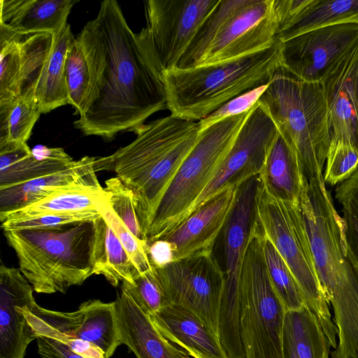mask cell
Instances as JSON below:
<instances>
[{"label":"cell","mask_w":358,"mask_h":358,"mask_svg":"<svg viewBox=\"0 0 358 358\" xmlns=\"http://www.w3.org/2000/svg\"><path fill=\"white\" fill-rule=\"evenodd\" d=\"M36 336L41 335L54 338L69 346V348L84 358H105L102 351L94 344L59 332L39 327H31ZM37 338V337H36Z\"/></svg>","instance_id":"b9f144b4"},{"label":"cell","mask_w":358,"mask_h":358,"mask_svg":"<svg viewBox=\"0 0 358 358\" xmlns=\"http://www.w3.org/2000/svg\"><path fill=\"white\" fill-rule=\"evenodd\" d=\"M342 217L348 245L358 265V227L348 215L343 214Z\"/></svg>","instance_id":"f6af8a7d"},{"label":"cell","mask_w":358,"mask_h":358,"mask_svg":"<svg viewBox=\"0 0 358 358\" xmlns=\"http://www.w3.org/2000/svg\"><path fill=\"white\" fill-rule=\"evenodd\" d=\"M120 338L137 358H189L166 339L124 290L115 301Z\"/></svg>","instance_id":"44dd1931"},{"label":"cell","mask_w":358,"mask_h":358,"mask_svg":"<svg viewBox=\"0 0 358 358\" xmlns=\"http://www.w3.org/2000/svg\"><path fill=\"white\" fill-rule=\"evenodd\" d=\"M36 340L38 354L43 358H84L54 338L38 335Z\"/></svg>","instance_id":"7bdbcfd3"},{"label":"cell","mask_w":358,"mask_h":358,"mask_svg":"<svg viewBox=\"0 0 358 358\" xmlns=\"http://www.w3.org/2000/svg\"><path fill=\"white\" fill-rule=\"evenodd\" d=\"M263 235L259 222L241 269L240 334L245 358H282L286 310L268 275Z\"/></svg>","instance_id":"9c48e42d"},{"label":"cell","mask_w":358,"mask_h":358,"mask_svg":"<svg viewBox=\"0 0 358 358\" xmlns=\"http://www.w3.org/2000/svg\"><path fill=\"white\" fill-rule=\"evenodd\" d=\"M106 196L99 180L79 182L59 189L24 208L0 215V221L6 218L97 210L98 201Z\"/></svg>","instance_id":"f546056e"},{"label":"cell","mask_w":358,"mask_h":358,"mask_svg":"<svg viewBox=\"0 0 358 358\" xmlns=\"http://www.w3.org/2000/svg\"><path fill=\"white\" fill-rule=\"evenodd\" d=\"M65 71L69 104L80 117L85 113L89 106L91 71L85 48L78 36L69 48Z\"/></svg>","instance_id":"1f68e13d"},{"label":"cell","mask_w":358,"mask_h":358,"mask_svg":"<svg viewBox=\"0 0 358 358\" xmlns=\"http://www.w3.org/2000/svg\"><path fill=\"white\" fill-rule=\"evenodd\" d=\"M258 102L295 153L306 180L322 178L331 136L321 83L303 81L280 66Z\"/></svg>","instance_id":"5b68a950"},{"label":"cell","mask_w":358,"mask_h":358,"mask_svg":"<svg viewBox=\"0 0 358 358\" xmlns=\"http://www.w3.org/2000/svg\"><path fill=\"white\" fill-rule=\"evenodd\" d=\"M259 174L238 186L234 206L220 234L224 275L223 294H239V277L251 235L259 224L257 194Z\"/></svg>","instance_id":"e0dca14e"},{"label":"cell","mask_w":358,"mask_h":358,"mask_svg":"<svg viewBox=\"0 0 358 358\" xmlns=\"http://www.w3.org/2000/svg\"><path fill=\"white\" fill-rule=\"evenodd\" d=\"M90 262L93 275H102L114 287L131 283L140 273L110 225L100 215L93 222Z\"/></svg>","instance_id":"4316f807"},{"label":"cell","mask_w":358,"mask_h":358,"mask_svg":"<svg viewBox=\"0 0 358 358\" xmlns=\"http://www.w3.org/2000/svg\"><path fill=\"white\" fill-rule=\"evenodd\" d=\"M121 289L125 291L141 310L151 316L168 305L152 271L138 275L132 283L124 280Z\"/></svg>","instance_id":"f35d334b"},{"label":"cell","mask_w":358,"mask_h":358,"mask_svg":"<svg viewBox=\"0 0 358 358\" xmlns=\"http://www.w3.org/2000/svg\"><path fill=\"white\" fill-rule=\"evenodd\" d=\"M94 162L95 157L85 156L62 170L24 183L0 187V215L34 203L59 189L98 180Z\"/></svg>","instance_id":"cb8c5ba5"},{"label":"cell","mask_w":358,"mask_h":358,"mask_svg":"<svg viewBox=\"0 0 358 358\" xmlns=\"http://www.w3.org/2000/svg\"><path fill=\"white\" fill-rule=\"evenodd\" d=\"M52 34V45L35 90V98L42 113L69 104L65 62L74 40L69 24Z\"/></svg>","instance_id":"f1b7e54d"},{"label":"cell","mask_w":358,"mask_h":358,"mask_svg":"<svg viewBox=\"0 0 358 358\" xmlns=\"http://www.w3.org/2000/svg\"><path fill=\"white\" fill-rule=\"evenodd\" d=\"M74 160L62 148L27 143L0 144V187L24 183L62 170Z\"/></svg>","instance_id":"7402d4cb"},{"label":"cell","mask_w":358,"mask_h":358,"mask_svg":"<svg viewBox=\"0 0 358 358\" xmlns=\"http://www.w3.org/2000/svg\"><path fill=\"white\" fill-rule=\"evenodd\" d=\"M167 304L183 308L198 318L219 341L224 275L213 252L152 268Z\"/></svg>","instance_id":"8fae6325"},{"label":"cell","mask_w":358,"mask_h":358,"mask_svg":"<svg viewBox=\"0 0 358 358\" xmlns=\"http://www.w3.org/2000/svg\"><path fill=\"white\" fill-rule=\"evenodd\" d=\"M31 327L52 329L72 338L90 342L110 358L122 344L117 326L115 302L92 299L73 312L48 310L37 303L24 309Z\"/></svg>","instance_id":"5bb4252c"},{"label":"cell","mask_w":358,"mask_h":358,"mask_svg":"<svg viewBox=\"0 0 358 358\" xmlns=\"http://www.w3.org/2000/svg\"><path fill=\"white\" fill-rule=\"evenodd\" d=\"M41 113L34 94L0 106V144L27 143Z\"/></svg>","instance_id":"4dcf8cb0"},{"label":"cell","mask_w":358,"mask_h":358,"mask_svg":"<svg viewBox=\"0 0 358 358\" xmlns=\"http://www.w3.org/2000/svg\"><path fill=\"white\" fill-rule=\"evenodd\" d=\"M150 318L166 339L194 358H228L220 341L183 308L169 304Z\"/></svg>","instance_id":"603a6c76"},{"label":"cell","mask_w":358,"mask_h":358,"mask_svg":"<svg viewBox=\"0 0 358 358\" xmlns=\"http://www.w3.org/2000/svg\"><path fill=\"white\" fill-rule=\"evenodd\" d=\"M33 289L20 268L0 266V358H24L36 334L23 307L35 303Z\"/></svg>","instance_id":"d6986e66"},{"label":"cell","mask_w":358,"mask_h":358,"mask_svg":"<svg viewBox=\"0 0 358 358\" xmlns=\"http://www.w3.org/2000/svg\"><path fill=\"white\" fill-rule=\"evenodd\" d=\"M96 209L114 231L138 273L143 275L152 271L148 256V241L136 238L124 225L109 205L106 196L98 201Z\"/></svg>","instance_id":"e575fe53"},{"label":"cell","mask_w":358,"mask_h":358,"mask_svg":"<svg viewBox=\"0 0 358 358\" xmlns=\"http://www.w3.org/2000/svg\"><path fill=\"white\" fill-rule=\"evenodd\" d=\"M278 134L273 121L257 101L250 110L217 172L184 220L222 189L238 186L248 178L260 174Z\"/></svg>","instance_id":"7c38bea8"},{"label":"cell","mask_w":358,"mask_h":358,"mask_svg":"<svg viewBox=\"0 0 358 358\" xmlns=\"http://www.w3.org/2000/svg\"><path fill=\"white\" fill-rule=\"evenodd\" d=\"M324 178L308 180L299 199L317 273L334 313L336 352L358 357V265L347 243L343 219Z\"/></svg>","instance_id":"7a4b0ae2"},{"label":"cell","mask_w":358,"mask_h":358,"mask_svg":"<svg viewBox=\"0 0 358 358\" xmlns=\"http://www.w3.org/2000/svg\"><path fill=\"white\" fill-rule=\"evenodd\" d=\"M273 8L281 43L324 27L358 24V0H273Z\"/></svg>","instance_id":"ffe728a7"},{"label":"cell","mask_w":358,"mask_h":358,"mask_svg":"<svg viewBox=\"0 0 358 358\" xmlns=\"http://www.w3.org/2000/svg\"><path fill=\"white\" fill-rule=\"evenodd\" d=\"M220 0H149L146 26L135 34L145 58L162 79L177 67L197 31Z\"/></svg>","instance_id":"30bf717a"},{"label":"cell","mask_w":358,"mask_h":358,"mask_svg":"<svg viewBox=\"0 0 358 358\" xmlns=\"http://www.w3.org/2000/svg\"><path fill=\"white\" fill-rule=\"evenodd\" d=\"M136 139L110 155L95 157L94 169L113 171L134 194L144 238L157 208L181 164L196 144L199 122L173 115L143 124Z\"/></svg>","instance_id":"3957f363"},{"label":"cell","mask_w":358,"mask_h":358,"mask_svg":"<svg viewBox=\"0 0 358 358\" xmlns=\"http://www.w3.org/2000/svg\"><path fill=\"white\" fill-rule=\"evenodd\" d=\"M278 22L273 0H243L221 26L196 66L242 57L278 41Z\"/></svg>","instance_id":"4fadbf2b"},{"label":"cell","mask_w":358,"mask_h":358,"mask_svg":"<svg viewBox=\"0 0 358 358\" xmlns=\"http://www.w3.org/2000/svg\"><path fill=\"white\" fill-rule=\"evenodd\" d=\"M358 41L329 66L321 80L331 142L344 141L358 149Z\"/></svg>","instance_id":"2e32d148"},{"label":"cell","mask_w":358,"mask_h":358,"mask_svg":"<svg viewBox=\"0 0 358 358\" xmlns=\"http://www.w3.org/2000/svg\"><path fill=\"white\" fill-rule=\"evenodd\" d=\"M257 212L264 234L285 260L302 292L306 305L315 315L331 346L337 347V329L320 283L299 203L281 201L262 185Z\"/></svg>","instance_id":"52a82bcc"},{"label":"cell","mask_w":358,"mask_h":358,"mask_svg":"<svg viewBox=\"0 0 358 358\" xmlns=\"http://www.w3.org/2000/svg\"><path fill=\"white\" fill-rule=\"evenodd\" d=\"M259 177L275 198L299 203L307 180L295 153L278 133Z\"/></svg>","instance_id":"484cf974"},{"label":"cell","mask_w":358,"mask_h":358,"mask_svg":"<svg viewBox=\"0 0 358 358\" xmlns=\"http://www.w3.org/2000/svg\"><path fill=\"white\" fill-rule=\"evenodd\" d=\"M330 348L317 317L307 306L286 312L282 358H330Z\"/></svg>","instance_id":"83f0119b"},{"label":"cell","mask_w":358,"mask_h":358,"mask_svg":"<svg viewBox=\"0 0 358 358\" xmlns=\"http://www.w3.org/2000/svg\"><path fill=\"white\" fill-rule=\"evenodd\" d=\"M175 248L166 240L148 243V256L152 268H162L175 261Z\"/></svg>","instance_id":"ee69618b"},{"label":"cell","mask_w":358,"mask_h":358,"mask_svg":"<svg viewBox=\"0 0 358 358\" xmlns=\"http://www.w3.org/2000/svg\"><path fill=\"white\" fill-rule=\"evenodd\" d=\"M249 111L200 131L157 208L146 236L148 243L159 240L184 220L220 169Z\"/></svg>","instance_id":"ba28073f"},{"label":"cell","mask_w":358,"mask_h":358,"mask_svg":"<svg viewBox=\"0 0 358 358\" xmlns=\"http://www.w3.org/2000/svg\"><path fill=\"white\" fill-rule=\"evenodd\" d=\"M243 0H220L200 27L176 69L196 66L203 57L221 26L240 6Z\"/></svg>","instance_id":"836d02e7"},{"label":"cell","mask_w":358,"mask_h":358,"mask_svg":"<svg viewBox=\"0 0 358 358\" xmlns=\"http://www.w3.org/2000/svg\"><path fill=\"white\" fill-rule=\"evenodd\" d=\"M335 197L348 215L358 227V169L335 189Z\"/></svg>","instance_id":"60d3db41"},{"label":"cell","mask_w":358,"mask_h":358,"mask_svg":"<svg viewBox=\"0 0 358 358\" xmlns=\"http://www.w3.org/2000/svg\"><path fill=\"white\" fill-rule=\"evenodd\" d=\"M358 41V24L314 29L281 43V66L310 83L321 82L329 66Z\"/></svg>","instance_id":"9a60e30c"},{"label":"cell","mask_w":358,"mask_h":358,"mask_svg":"<svg viewBox=\"0 0 358 358\" xmlns=\"http://www.w3.org/2000/svg\"><path fill=\"white\" fill-rule=\"evenodd\" d=\"M325 163L324 182L338 185L357 170L358 149L348 142H330Z\"/></svg>","instance_id":"74e56055"},{"label":"cell","mask_w":358,"mask_h":358,"mask_svg":"<svg viewBox=\"0 0 358 358\" xmlns=\"http://www.w3.org/2000/svg\"><path fill=\"white\" fill-rule=\"evenodd\" d=\"M357 98H358V80H357Z\"/></svg>","instance_id":"bcb514c9"},{"label":"cell","mask_w":358,"mask_h":358,"mask_svg":"<svg viewBox=\"0 0 358 358\" xmlns=\"http://www.w3.org/2000/svg\"><path fill=\"white\" fill-rule=\"evenodd\" d=\"M4 235L16 254L21 273L37 293H66L93 275L92 222L8 231Z\"/></svg>","instance_id":"8992f818"},{"label":"cell","mask_w":358,"mask_h":358,"mask_svg":"<svg viewBox=\"0 0 358 358\" xmlns=\"http://www.w3.org/2000/svg\"><path fill=\"white\" fill-rule=\"evenodd\" d=\"M103 190L109 205L119 219L136 238L146 241L137 217L136 199L133 192L117 177L106 180Z\"/></svg>","instance_id":"8d00e7d4"},{"label":"cell","mask_w":358,"mask_h":358,"mask_svg":"<svg viewBox=\"0 0 358 358\" xmlns=\"http://www.w3.org/2000/svg\"><path fill=\"white\" fill-rule=\"evenodd\" d=\"M268 84L248 91L223 104L220 108L199 121L200 131L229 117L250 110L258 101Z\"/></svg>","instance_id":"ab89813d"},{"label":"cell","mask_w":358,"mask_h":358,"mask_svg":"<svg viewBox=\"0 0 358 358\" xmlns=\"http://www.w3.org/2000/svg\"><path fill=\"white\" fill-rule=\"evenodd\" d=\"M78 37L91 71L89 106L74 122L84 135L109 141L167 109L163 80L145 58L117 1H101L96 17Z\"/></svg>","instance_id":"6da1fadb"},{"label":"cell","mask_w":358,"mask_h":358,"mask_svg":"<svg viewBox=\"0 0 358 358\" xmlns=\"http://www.w3.org/2000/svg\"><path fill=\"white\" fill-rule=\"evenodd\" d=\"M0 27L20 35L55 34L67 24L77 1L1 0Z\"/></svg>","instance_id":"d4e9b609"},{"label":"cell","mask_w":358,"mask_h":358,"mask_svg":"<svg viewBox=\"0 0 358 358\" xmlns=\"http://www.w3.org/2000/svg\"><path fill=\"white\" fill-rule=\"evenodd\" d=\"M281 66V42L259 51L189 69L165 71L162 80L171 114L200 121L231 99L267 85Z\"/></svg>","instance_id":"277c9868"},{"label":"cell","mask_w":358,"mask_h":358,"mask_svg":"<svg viewBox=\"0 0 358 358\" xmlns=\"http://www.w3.org/2000/svg\"><path fill=\"white\" fill-rule=\"evenodd\" d=\"M262 247L269 278L286 312L306 306L302 292L291 270L264 233Z\"/></svg>","instance_id":"d6a6232c"},{"label":"cell","mask_w":358,"mask_h":358,"mask_svg":"<svg viewBox=\"0 0 358 358\" xmlns=\"http://www.w3.org/2000/svg\"><path fill=\"white\" fill-rule=\"evenodd\" d=\"M237 188L222 189L160 238L174 246L175 261L213 252L234 206Z\"/></svg>","instance_id":"ac0fdd59"},{"label":"cell","mask_w":358,"mask_h":358,"mask_svg":"<svg viewBox=\"0 0 358 358\" xmlns=\"http://www.w3.org/2000/svg\"><path fill=\"white\" fill-rule=\"evenodd\" d=\"M100 216L98 210L45 214L1 220L3 231L22 229H48L61 228L82 222H92Z\"/></svg>","instance_id":"d590c367"}]
</instances>
